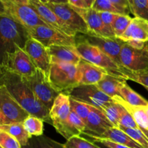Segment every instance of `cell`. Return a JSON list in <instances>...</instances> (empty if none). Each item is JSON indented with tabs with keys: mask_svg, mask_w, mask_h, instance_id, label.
Listing matches in <instances>:
<instances>
[{
	"mask_svg": "<svg viewBox=\"0 0 148 148\" xmlns=\"http://www.w3.org/2000/svg\"><path fill=\"white\" fill-rule=\"evenodd\" d=\"M1 85H4L12 96L30 115L38 117L52 125L49 110L38 101L25 78L0 66Z\"/></svg>",
	"mask_w": 148,
	"mask_h": 148,
	"instance_id": "6da1fadb",
	"label": "cell"
},
{
	"mask_svg": "<svg viewBox=\"0 0 148 148\" xmlns=\"http://www.w3.org/2000/svg\"><path fill=\"white\" fill-rule=\"evenodd\" d=\"M75 48L82 59L107 72L108 75L128 80L132 71L116 63L99 48L88 43L80 34L75 36Z\"/></svg>",
	"mask_w": 148,
	"mask_h": 148,
	"instance_id": "7a4b0ae2",
	"label": "cell"
},
{
	"mask_svg": "<svg viewBox=\"0 0 148 148\" xmlns=\"http://www.w3.org/2000/svg\"><path fill=\"white\" fill-rule=\"evenodd\" d=\"M0 36L1 55L14 51L18 48L24 49L26 42L30 38L28 30L25 27L1 11L0 13Z\"/></svg>",
	"mask_w": 148,
	"mask_h": 148,
	"instance_id": "3957f363",
	"label": "cell"
},
{
	"mask_svg": "<svg viewBox=\"0 0 148 148\" xmlns=\"http://www.w3.org/2000/svg\"><path fill=\"white\" fill-rule=\"evenodd\" d=\"M49 79L59 92H66L79 85V73L77 65L65 63H51Z\"/></svg>",
	"mask_w": 148,
	"mask_h": 148,
	"instance_id": "277c9868",
	"label": "cell"
},
{
	"mask_svg": "<svg viewBox=\"0 0 148 148\" xmlns=\"http://www.w3.org/2000/svg\"><path fill=\"white\" fill-rule=\"evenodd\" d=\"M1 11L27 29L39 25H47L30 5L23 3L0 0Z\"/></svg>",
	"mask_w": 148,
	"mask_h": 148,
	"instance_id": "5b68a950",
	"label": "cell"
},
{
	"mask_svg": "<svg viewBox=\"0 0 148 148\" xmlns=\"http://www.w3.org/2000/svg\"><path fill=\"white\" fill-rule=\"evenodd\" d=\"M30 114L13 98L4 85H0V125L23 123Z\"/></svg>",
	"mask_w": 148,
	"mask_h": 148,
	"instance_id": "8992f818",
	"label": "cell"
},
{
	"mask_svg": "<svg viewBox=\"0 0 148 148\" xmlns=\"http://www.w3.org/2000/svg\"><path fill=\"white\" fill-rule=\"evenodd\" d=\"M24 78L38 101L50 111L55 99L60 92L53 88L49 77L40 69H37L34 75Z\"/></svg>",
	"mask_w": 148,
	"mask_h": 148,
	"instance_id": "52a82bcc",
	"label": "cell"
},
{
	"mask_svg": "<svg viewBox=\"0 0 148 148\" xmlns=\"http://www.w3.org/2000/svg\"><path fill=\"white\" fill-rule=\"evenodd\" d=\"M0 66L24 77L32 76L38 69L24 49L21 48L1 55Z\"/></svg>",
	"mask_w": 148,
	"mask_h": 148,
	"instance_id": "ba28073f",
	"label": "cell"
},
{
	"mask_svg": "<svg viewBox=\"0 0 148 148\" xmlns=\"http://www.w3.org/2000/svg\"><path fill=\"white\" fill-rule=\"evenodd\" d=\"M71 98L101 109L105 103L114 100L95 85H79L64 92Z\"/></svg>",
	"mask_w": 148,
	"mask_h": 148,
	"instance_id": "9c48e42d",
	"label": "cell"
},
{
	"mask_svg": "<svg viewBox=\"0 0 148 148\" xmlns=\"http://www.w3.org/2000/svg\"><path fill=\"white\" fill-rule=\"evenodd\" d=\"M30 38L36 39L46 47L51 46H73L76 45L75 37L60 33L48 25H39L27 29Z\"/></svg>",
	"mask_w": 148,
	"mask_h": 148,
	"instance_id": "30bf717a",
	"label": "cell"
},
{
	"mask_svg": "<svg viewBox=\"0 0 148 148\" xmlns=\"http://www.w3.org/2000/svg\"><path fill=\"white\" fill-rule=\"evenodd\" d=\"M69 29L77 34H89L88 25L82 17L69 4H46Z\"/></svg>",
	"mask_w": 148,
	"mask_h": 148,
	"instance_id": "8fae6325",
	"label": "cell"
},
{
	"mask_svg": "<svg viewBox=\"0 0 148 148\" xmlns=\"http://www.w3.org/2000/svg\"><path fill=\"white\" fill-rule=\"evenodd\" d=\"M120 61L123 66L132 72L144 70L148 67V46L142 49L132 47L126 42L120 52Z\"/></svg>",
	"mask_w": 148,
	"mask_h": 148,
	"instance_id": "7c38bea8",
	"label": "cell"
},
{
	"mask_svg": "<svg viewBox=\"0 0 148 148\" xmlns=\"http://www.w3.org/2000/svg\"><path fill=\"white\" fill-rule=\"evenodd\" d=\"M29 5L36 11L40 18L46 23L49 27L72 37H75L77 35V33L69 29L46 4L40 0H29Z\"/></svg>",
	"mask_w": 148,
	"mask_h": 148,
	"instance_id": "4fadbf2b",
	"label": "cell"
},
{
	"mask_svg": "<svg viewBox=\"0 0 148 148\" xmlns=\"http://www.w3.org/2000/svg\"><path fill=\"white\" fill-rule=\"evenodd\" d=\"M24 50L28 54L38 69L43 72L49 77L51 59L48 48L33 38L27 40Z\"/></svg>",
	"mask_w": 148,
	"mask_h": 148,
	"instance_id": "5bb4252c",
	"label": "cell"
},
{
	"mask_svg": "<svg viewBox=\"0 0 148 148\" xmlns=\"http://www.w3.org/2000/svg\"><path fill=\"white\" fill-rule=\"evenodd\" d=\"M81 36L88 43L99 48L118 64L122 66L120 61V52L124 41L118 38H106L92 34H81Z\"/></svg>",
	"mask_w": 148,
	"mask_h": 148,
	"instance_id": "9a60e30c",
	"label": "cell"
},
{
	"mask_svg": "<svg viewBox=\"0 0 148 148\" xmlns=\"http://www.w3.org/2000/svg\"><path fill=\"white\" fill-rule=\"evenodd\" d=\"M90 106V114L82 134L87 137H98L110 128L114 127L101 109Z\"/></svg>",
	"mask_w": 148,
	"mask_h": 148,
	"instance_id": "2e32d148",
	"label": "cell"
},
{
	"mask_svg": "<svg viewBox=\"0 0 148 148\" xmlns=\"http://www.w3.org/2000/svg\"><path fill=\"white\" fill-rule=\"evenodd\" d=\"M72 7L85 22L89 30V34L106 38H116L114 33L109 31L104 25L99 13L96 10L92 8L82 9L73 6Z\"/></svg>",
	"mask_w": 148,
	"mask_h": 148,
	"instance_id": "e0dca14e",
	"label": "cell"
},
{
	"mask_svg": "<svg viewBox=\"0 0 148 148\" xmlns=\"http://www.w3.org/2000/svg\"><path fill=\"white\" fill-rule=\"evenodd\" d=\"M70 112V97L66 94L61 92L55 99L49 112L52 125L54 127L66 122L69 119Z\"/></svg>",
	"mask_w": 148,
	"mask_h": 148,
	"instance_id": "ac0fdd59",
	"label": "cell"
},
{
	"mask_svg": "<svg viewBox=\"0 0 148 148\" xmlns=\"http://www.w3.org/2000/svg\"><path fill=\"white\" fill-rule=\"evenodd\" d=\"M51 63H65L78 65L82 58L73 46H51L48 47Z\"/></svg>",
	"mask_w": 148,
	"mask_h": 148,
	"instance_id": "d6986e66",
	"label": "cell"
},
{
	"mask_svg": "<svg viewBox=\"0 0 148 148\" xmlns=\"http://www.w3.org/2000/svg\"><path fill=\"white\" fill-rule=\"evenodd\" d=\"M77 66L79 73V85H95L108 74L104 69L82 59Z\"/></svg>",
	"mask_w": 148,
	"mask_h": 148,
	"instance_id": "ffe728a7",
	"label": "cell"
},
{
	"mask_svg": "<svg viewBox=\"0 0 148 148\" xmlns=\"http://www.w3.org/2000/svg\"><path fill=\"white\" fill-rule=\"evenodd\" d=\"M118 38L124 42L140 40L147 43L148 42V21L140 17H134L125 33Z\"/></svg>",
	"mask_w": 148,
	"mask_h": 148,
	"instance_id": "44dd1931",
	"label": "cell"
},
{
	"mask_svg": "<svg viewBox=\"0 0 148 148\" xmlns=\"http://www.w3.org/2000/svg\"><path fill=\"white\" fill-rule=\"evenodd\" d=\"M112 98L115 102L120 104L131 114L139 128L148 130V117L144 106H134L130 105V103L126 102L121 96H119V95H116Z\"/></svg>",
	"mask_w": 148,
	"mask_h": 148,
	"instance_id": "7402d4cb",
	"label": "cell"
},
{
	"mask_svg": "<svg viewBox=\"0 0 148 148\" xmlns=\"http://www.w3.org/2000/svg\"><path fill=\"white\" fill-rule=\"evenodd\" d=\"M97 138L106 139V140H110L114 143L123 145L131 148H143L140 144L133 140L128 134L122 131L121 129L116 128V127L110 128Z\"/></svg>",
	"mask_w": 148,
	"mask_h": 148,
	"instance_id": "603a6c76",
	"label": "cell"
},
{
	"mask_svg": "<svg viewBox=\"0 0 148 148\" xmlns=\"http://www.w3.org/2000/svg\"><path fill=\"white\" fill-rule=\"evenodd\" d=\"M124 80L126 79L107 74L99 82L95 84V85L103 92L111 98H113L116 95L120 96L119 87Z\"/></svg>",
	"mask_w": 148,
	"mask_h": 148,
	"instance_id": "cb8c5ba5",
	"label": "cell"
},
{
	"mask_svg": "<svg viewBox=\"0 0 148 148\" xmlns=\"http://www.w3.org/2000/svg\"><path fill=\"white\" fill-rule=\"evenodd\" d=\"M120 96L127 103L134 106H147L148 101L142 97L140 94L133 90L124 80L119 87Z\"/></svg>",
	"mask_w": 148,
	"mask_h": 148,
	"instance_id": "d4e9b609",
	"label": "cell"
},
{
	"mask_svg": "<svg viewBox=\"0 0 148 148\" xmlns=\"http://www.w3.org/2000/svg\"><path fill=\"white\" fill-rule=\"evenodd\" d=\"M0 130L6 132L15 137L20 143L22 147L25 146L32 137L25 130L23 123H14V124L0 125Z\"/></svg>",
	"mask_w": 148,
	"mask_h": 148,
	"instance_id": "484cf974",
	"label": "cell"
},
{
	"mask_svg": "<svg viewBox=\"0 0 148 148\" xmlns=\"http://www.w3.org/2000/svg\"><path fill=\"white\" fill-rule=\"evenodd\" d=\"M106 116L111 121L114 127L119 128V120L123 111V107L118 103L113 101L104 104L101 108Z\"/></svg>",
	"mask_w": 148,
	"mask_h": 148,
	"instance_id": "4316f807",
	"label": "cell"
},
{
	"mask_svg": "<svg viewBox=\"0 0 148 148\" xmlns=\"http://www.w3.org/2000/svg\"><path fill=\"white\" fill-rule=\"evenodd\" d=\"M22 148H66L64 144H62L46 136L32 137L25 146Z\"/></svg>",
	"mask_w": 148,
	"mask_h": 148,
	"instance_id": "83f0119b",
	"label": "cell"
},
{
	"mask_svg": "<svg viewBox=\"0 0 148 148\" xmlns=\"http://www.w3.org/2000/svg\"><path fill=\"white\" fill-rule=\"evenodd\" d=\"M23 127L31 137H38L43 134V121L30 115L23 123Z\"/></svg>",
	"mask_w": 148,
	"mask_h": 148,
	"instance_id": "f1b7e54d",
	"label": "cell"
},
{
	"mask_svg": "<svg viewBox=\"0 0 148 148\" xmlns=\"http://www.w3.org/2000/svg\"><path fill=\"white\" fill-rule=\"evenodd\" d=\"M130 12L134 17L148 21V0H128Z\"/></svg>",
	"mask_w": 148,
	"mask_h": 148,
	"instance_id": "f546056e",
	"label": "cell"
},
{
	"mask_svg": "<svg viewBox=\"0 0 148 148\" xmlns=\"http://www.w3.org/2000/svg\"><path fill=\"white\" fill-rule=\"evenodd\" d=\"M92 8L97 12H108L114 14L126 15H129L130 14L128 12L119 8L109 0H95Z\"/></svg>",
	"mask_w": 148,
	"mask_h": 148,
	"instance_id": "4dcf8cb0",
	"label": "cell"
},
{
	"mask_svg": "<svg viewBox=\"0 0 148 148\" xmlns=\"http://www.w3.org/2000/svg\"><path fill=\"white\" fill-rule=\"evenodd\" d=\"M132 18L130 15L118 14L113 24V30L116 38H120L128 28Z\"/></svg>",
	"mask_w": 148,
	"mask_h": 148,
	"instance_id": "1f68e13d",
	"label": "cell"
},
{
	"mask_svg": "<svg viewBox=\"0 0 148 148\" xmlns=\"http://www.w3.org/2000/svg\"><path fill=\"white\" fill-rule=\"evenodd\" d=\"M66 148H101L96 144L82 136H75L66 140L64 144Z\"/></svg>",
	"mask_w": 148,
	"mask_h": 148,
	"instance_id": "d6a6232c",
	"label": "cell"
},
{
	"mask_svg": "<svg viewBox=\"0 0 148 148\" xmlns=\"http://www.w3.org/2000/svg\"><path fill=\"white\" fill-rule=\"evenodd\" d=\"M119 129L128 134L133 140L140 144L143 148H148V137L142 131L141 129H130L124 127H120Z\"/></svg>",
	"mask_w": 148,
	"mask_h": 148,
	"instance_id": "836d02e7",
	"label": "cell"
},
{
	"mask_svg": "<svg viewBox=\"0 0 148 148\" xmlns=\"http://www.w3.org/2000/svg\"><path fill=\"white\" fill-rule=\"evenodd\" d=\"M71 110L76 113L79 117L82 119V121L86 124L88 117L90 114V106L88 104L79 102V101L74 100L70 98Z\"/></svg>",
	"mask_w": 148,
	"mask_h": 148,
	"instance_id": "e575fe53",
	"label": "cell"
},
{
	"mask_svg": "<svg viewBox=\"0 0 148 148\" xmlns=\"http://www.w3.org/2000/svg\"><path fill=\"white\" fill-rule=\"evenodd\" d=\"M0 147L1 148H22L18 140L6 132L0 130Z\"/></svg>",
	"mask_w": 148,
	"mask_h": 148,
	"instance_id": "d590c367",
	"label": "cell"
},
{
	"mask_svg": "<svg viewBox=\"0 0 148 148\" xmlns=\"http://www.w3.org/2000/svg\"><path fill=\"white\" fill-rule=\"evenodd\" d=\"M130 80L137 82L148 90V67L139 72H132L130 75Z\"/></svg>",
	"mask_w": 148,
	"mask_h": 148,
	"instance_id": "8d00e7d4",
	"label": "cell"
},
{
	"mask_svg": "<svg viewBox=\"0 0 148 148\" xmlns=\"http://www.w3.org/2000/svg\"><path fill=\"white\" fill-rule=\"evenodd\" d=\"M123 107V106H122ZM120 127H124V128L130 129H137L139 127L137 126V123L134 120L131 114L123 107V111L121 114L119 120V128Z\"/></svg>",
	"mask_w": 148,
	"mask_h": 148,
	"instance_id": "74e56055",
	"label": "cell"
},
{
	"mask_svg": "<svg viewBox=\"0 0 148 148\" xmlns=\"http://www.w3.org/2000/svg\"><path fill=\"white\" fill-rule=\"evenodd\" d=\"M98 13H99L100 17H101L104 25L106 27V28L109 31L114 33V30H113V24H114V20H115L118 14H114V13L108 12H98Z\"/></svg>",
	"mask_w": 148,
	"mask_h": 148,
	"instance_id": "f35d334b",
	"label": "cell"
},
{
	"mask_svg": "<svg viewBox=\"0 0 148 148\" xmlns=\"http://www.w3.org/2000/svg\"><path fill=\"white\" fill-rule=\"evenodd\" d=\"M87 137V136H86ZM88 140H90V141H95V142H98V143H102V144L108 146L112 148H131L127 146L123 145L121 144H118V143H114V142H111L110 140H106V139H101V138H97V137H88Z\"/></svg>",
	"mask_w": 148,
	"mask_h": 148,
	"instance_id": "ab89813d",
	"label": "cell"
},
{
	"mask_svg": "<svg viewBox=\"0 0 148 148\" xmlns=\"http://www.w3.org/2000/svg\"><path fill=\"white\" fill-rule=\"evenodd\" d=\"M109 1H111L112 3H114L115 5H116L117 7H119V8L122 9V10H125V11L130 13L128 0H109Z\"/></svg>",
	"mask_w": 148,
	"mask_h": 148,
	"instance_id": "60d3db41",
	"label": "cell"
},
{
	"mask_svg": "<svg viewBox=\"0 0 148 148\" xmlns=\"http://www.w3.org/2000/svg\"><path fill=\"white\" fill-rule=\"evenodd\" d=\"M68 3H69L71 6L77 7V8H89L88 4H87V3L85 1V0H68Z\"/></svg>",
	"mask_w": 148,
	"mask_h": 148,
	"instance_id": "b9f144b4",
	"label": "cell"
},
{
	"mask_svg": "<svg viewBox=\"0 0 148 148\" xmlns=\"http://www.w3.org/2000/svg\"><path fill=\"white\" fill-rule=\"evenodd\" d=\"M126 43L130 45V46H131L132 47L137 49H143L147 45V43L143 41H140V40H130V41H127Z\"/></svg>",
	"mask_w": 148,
	"mask_h": 148,
	"instance_id": "7bdbcfd3",
	"label": "cell"
},
{
	"mask_svg": "<svg viewBox=\"0 0 148 148\" xmlns=\"http://www.w3.org/2000/svg\"><path fill=\"white\" fill-rule=\"evenodd\" d=\"M49 2L53 4H69L68 0H49Z\"/></svg>",
	"mask_w": 148,
	"mask_h": 148,
	"instance_id": "ee69618b",
	"label": "cell"
},
{
	"mask_svg": "<svg viewBox=\"0 0 148 148\" xmlns=\"http://www.w3.org/2000/svg\"><path fill=\"white\" fill-rule=\"evenodd\" d=\"M85 1L87 3V4H88L89 8H92V5H93L94 3H95V0H85Z\"/></svg>",
	"mask_w": 148,
	"mask_h": 148,
	"instance_id": "f6af8a7d",
	"label": "cell"
},
{
	"mask_svg": "<svg viewBox=\"0 0 148 148\" xmlns=\"http://www.w3.org/2000/svg\"><path fill=\"white\" fill-rule=\"evenodd\" d=\"M6 1H14V2H19V3H23V4H29V0H6Z\"/></svg>",
	"mask_w": 148,
	"mask_h": 148,
	"instance_id": "bcb514c9",
	"label": "cell"
},
{
	"mask_svg": "<svg viewBox=\"0 0 148 148\" xmlns=\"http://www.w3.org/2000/svg\"><path fill=\"white\" fill-rule=\"evenodd\" d=\"M91 142H92V143H95V144H96L97 145H98V146H99V147H101V148H112V147H108V146H106V145H105L102 144V143H98V142H95V141H91Z\"/></svg>",
	"mask_w": 148,
	"mask_h": 148,
	"instance_id": "7dc6e473",
	"label": "cell"
},
{
	"mask_svg": "<svg viewBox=\"0 0 148 148\" xmlns=\"http://www.w3.org/2000/svg\"><path fill=\"white\" fill-rule=\"evenodd\" d=\"M141 130H142V129H141ZM142 131H143V132L145 133V135L148 137V130H142Z\"/></svg>",
	"mask_w": 148,
	"mask_h": 148,
	"instance_id": "c3c4849f",
	"label": "cell"
},
{
	"mask_svg": "<svg viewBox=\"0 0 148 148\" xmlns=\"http://www.w3.org/2000/svg\"><path fill=\"white\" fill-rule=\"evenodd\" d=\"M144 108H145V110L146 114H147V117H148V105L147 106H144Z\"/></svg>",
	"mask_w": 148,
	"mask_h": 148,
	"instance_id": "681fc988",
	"label": "cell"
},
{
	"mask_svg": "<svg viewBox=\"0 0 148 148\" xmlns=\"http://www.w3.org/2000/svg\"><path fill=\"white\" fill-rule=\"evenodd\" d=\"M40 1H42L43 3H44V4H47V3L49 2V0H40Z\"/></svg>",
	"mask_w": 148,
	"mask_h": 148,
	"instance_id": "f907efd6",
	"label": "cell"
},
{
	"mask_svg": "<svg viewBox=\"0 0 148 148\" xmlns=\"http://www.w3.org/2000/svg\"><path fill=\"white\" fill-rule=\"evenodd\" d=\"M147 46H148V42H147Z\"/></svg>",
	"mask_w": 148,
	"mask_h": 148,
	"instance_id": "816d5d0a",
	"label": "cell"
}]
</instances>
